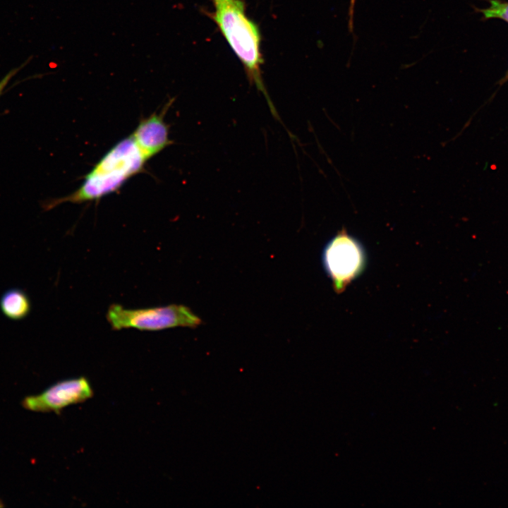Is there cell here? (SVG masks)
<instances>
[{
	"label": "cell",
	"instance_id": "obj_6",
	"mask_svg": "<svg viewBox=\"0 0 508 508\" xmlns=\"http://www.w3.org/2000/svg\"><path fill=\"white\" fill-rule=\"evenodd\" d=\"M171 104V102H169L159 114L153 113L140 120L131 134L147 160L172 143L169 137V126L164 119V116Z\"/></svg>",
	"mask_w": 508,
	"mask_h": 508
},
{
	"label": "cell",
	"instance_id": "obj_5",
	"mask_svg": "<svg viewBox=\"0 0 508 508\" xmlns=\"http://www.w3.org/2000/svg\"><path fill=\"white\" fill-rule=\"evenodd\" d=\"M93 395L89 380L78 377L59 381L40 394L26 397L22 406L32 411L58 413L66 407L84 402Z\"/></svg>",
	"mask_w": 508,
	"mask_h": 508
},
{
	"label": "cell",
	"instance_id": "obj_8",
	"mask_svg": "<svg viewBox=\"0 0 508 508\" xmlns=\"http://www.w3.org/2000/svg\"><path fill=\"white\" fill-rule=\"evenodd\" d=\"M488 8L480 9L485 18H500L508 23V2L500 0H490Z\"/></svg>",
	"mask_w": 508,
	"mask_h": 508
},
{
	"label": "cell",
	"instance_id": "obj_10",
	"mask_svg": "<svg viewBox=\"0 0 508 508\" xmlns=\"http://www.w3.org/2000/svg\"><path fill=\"white\" fill-rule=\"evenodd\" d=\"M505 79H508V71H507V75L505 77Z\"/></svg>",
	"mask_w": 508,
	"mask_h": 508
},
{
	"label": "cell",
	"instance_id": "obj_9",
	"mask_svg": "<svg viewBox=\"0 0 508 508\" xmlns=\"http://www.w3.org/2000/svg\"><path fill=\"white\" fill-rule=\"evenodd\" d=\"M18 67L11 70L1 80H0V95L3 93L4 90L6 88L10 80L16 75V74L22 68Z\"/></svg>",
	"mask_w": 508,
	"mask_h": 508
},
{
	"label": "cell",
	"instance_id": "obj_4",
	"mask_svg": "<svg viewBox=\"0 0 508 508\" xmlns=\"http://www.w3.org/2000/svg\"><path fill=\"white\" fill-rule=\"evenodd\" d=\"M322 261L334 289L340 293L363 270L365 255L361 243L342 229L325 247Z\"/></svg>",
	"mask_w": 508,
	"mask_h": 508
},
{
	"label": "cell",
	"instance_id": "obj_7",
	"mask_svg": "<svg viewBox=\"0 0 508 508\" xmlns=\"http://www.w3.org/2000/svg\"><path fill=\"white\" fill-rule=\"evenodd\" d=\"M0 308L8 319L21 320L30 314L31 301L23 290L13 288L6 291L1 296Z\"/></svg>",
	"mask_w": 508,
	"mask_h": 508
},
{
	"label": "cell",
	"instance_id": "obj_1",
	"mask_svg": "<svg viewBox=\"0 0 508 508\" xmlns=\"http://www.w3.org/2000/svg\"><path fill=\"white\" fill-rule=\"evenodd\" d=\"M147 160L131 135L114 145L86 174L80 186L68 195L44 205L45 210L65 203H83L118 191L132 176L144 169Z\"/></svg>",
	"mask_w": 508,
	"mask_h": 508
},
{
	"label": "cell",
	"instance_id": "obj_3",
	"mask_svg": "<svg viewBox=\"0 0 508 508\" xmlns=\"http://www.w3.org/2000/svg\"><path fill=\"white\" fill-rule=\"evenodd\" d=\"M107 319L114 329L135 328L156 331L176 327L195 328L202 320L188 307L171 304L167 306L127 309L119 304L111 305Z\"/></svg>",
	"mask_w": 508,
	"mask_h": 508
},
{
	"label": "cell",
	"instance_id": "obj_2",
	"mask_svg": "<svg viewBox=\"0 0 508 508\" xmlns=\"http://www.w3.org/2000/svg\"><path fill=\"white\" fill-rule=\"evenodd\" d=\"M213 11L207 12L217 25L230 47L243 64L250 83L264 95L270 104L261 76L263 63L261 36L258 26L246 15V4L242 0H210Z\"/></svg>",
	"mask_w": 508,
	"mask_h": 508
},
{
	"label": "cell",
	"instance_id": "obj_11",
	"mask_svg": "<svg viewBox=\"0 0 508 508\" xmlns=\"http://www.w3.org/2000/svg\"><path fill=\"white\" fill-rule=\"evenodd\" d=\"M0 507H3V504H1V502H0Z\"/></svg>",
	"mask_w": 508,
	"mask_h": 508
}]
</instances>
